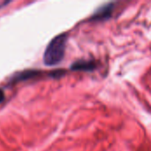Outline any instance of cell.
<instances>
[{
  "label": "cell",
  "instance_id": "obj_1",
  "mask_svg": "<svg viewBox=\"0 0 151 151\" xmlns=\"http://www.w3.org/2000/svg\"><path fill=\"white\" fill-rule=\"evenodd\" d=\"M66 41L67 35L61 34L50 42L43 54V62L46 65L52 66L62 61L65 52Z\"/></svg>",
  "mask_w": 151,
  "mask_h": 151
},
{
  "label": "cell",
  "instance_id": "obj_2",
  "mask_svg": "<svg viewBox=\"0 0 151 151\" xmlns=\"http://www.w3.org/2000/svg\"><path fill=\"white\" fill-rule=\"evenodd\" d=\"M116 5L117 3H108L101 6L91 16V20L100 21V20H106L111 18L116 9Z\"/></svg>",
  "mask_w": 151,
  "mask_h": 151
},
{
  "label": "cell",
  "instance_id": "obj_3",
  "mask_svg": "<svg viewBox=\"0 0 151 151\" xmlns=\"http://www.w3.org/2000/svg\"><path fill=\"white\" fill-rule=\"evenodd\" d=\"M96 62L95 60H79L74 62L71 68L74 71H84V72H90L96 68Z\"/></svg>",
  "mask_w": 151,
  "mask_h": 151
},
{
  "label": "cell",
  "instance_id": "obj_4",
  "mask_svg": "<svg viewBox=\"0 0 151 151\" xmlns=\"http://www.w3.org/2000/svg\"><path fill=\"white\" fill-rule=\"evenodd\" d=\"M39 74V72L37 71H27V72H23L21 73H19L17 77H15V80L18 81H21V80H26V79H30L35 75Z\"/></svg>",
  "mask_w": 151,
  "mask_h": 151
},
{
  "label": "cell",
  "instance_id": "obj_5",
  "mask_svg": "<svg viewBox=\"0 0 151 151\" xmlns=\"http://www.w3.org/2000/svg\"><path fill=\"white\" fill-rule=\"evenodd\" d=\"M4 92H3V90H2V89H0V103H1V102H3V101H4Z\"/></svg>",
  "mask_w": 151,
  "mask_h": 151
}]
</instances>
